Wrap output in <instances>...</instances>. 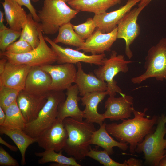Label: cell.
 I'll return each instance as SVG.
<instances>
[{"mask_svg":"<svg viewBox=\"0 0 166 166\" xmlns=\"http://www.w3.org/2000/svg\"><path fill=\"white\" fill-rule=\"evenodd\" d=\"M40 67L51 77V91H63L68 89L74 82L77 70L74 64L48 65Z\"/></svg>","mask_w":166,"mask_h":166,"instance_id":"obj_11","label":"cell"},{"mask_svg":"<svg viewBox=\"0 0 166 166\" xmlns=\"http://www.w3.org/2000/svg\"><path fill=\"white\" fill-rule=\"evenodd\" d=\"M63 91H51L47 101L40 111L37 118L26 124L24 132L31 137L37 138L53 124L57 118L60 103L65 99Z\"/></svg>","mask_w":166,"mask_h":166,"instance_id":"obj_4","label":"cell"},{"mask_svg":"<svg viewBox=\"0 0 166 166\" xmlns=\"http://www.w3.org/2000/svg\"><path fill=\"white\" fill-rule=\"evenodd\" d=\"M0 143L7 147L10 150L12 151L16 152L18 149L17 146L10 144L6 141L1 137H0Z\"/></svg>","mask_w":166,"mask_h":166,"instance_id":"obj_38","label":"cell"},{"mask_svg":"<svg viewBox=\"0 0 166 166\" xmlns=\"http://www.w3.org/2000/svg\"><path fill=\"white\" fill-rule=\"evenodd\" d=\"M144 68V72L131 78L132 83L140 84L151 78L159 81H166V37L162 38L149 49Z\"/></svg>","mask_w":166,"mask_h":166,"instance_id":"obj_7","label":"cell"},{"mask_svg":"<svg viewBox=\"0 0 166 166\" xmlns=\"http://www.w3.org/2000/svg\"><path fill=\"white\" fill-rule=\"evenodd\" d=\"M132 62L125 60L123 55H117L115 51L113 50L109 58H105L103 64L94 70V74L98 78L106 82L108 95L115 96L117 93L121 95L123 94L114 78L120 72H127L128 64Z\"/></svg>","mask_w":166,"mask_h":166,"instance_id":"obj_8","label":"cell"},{"mask_svg":"<svg viewBox=\"0 0 166 166\" xmlns=\"http://www.w3.org/2000/svg\"><path fill=\"white\" fill-rule=\"evenodd\" d=\"M66 3L62 0H44L37 13L43 34H56L61 26L70 22L79 12Z\"/></svg>","mask_w":166,"mask_h":166,"instance_id":"obj_3","label":"cell"},{"mask_svg":"<svg viewBox=\"0 0 166 166\" xmlns=\"http://www.w3.org/2000/svg\"><path fill=\"white\" fill-rule=\"evenodd\" d=\"M4 14L1 11H0V30L5 29L7 27L3 23Z\"/></svg>","mask_w":166,"mask_h":166,"instance_id":"obj_41","label":"cell"},{"mask_svg":"<svg viewBox=\"0 0 166 166\" xmlns=\"http://www.w3.org/2000/svg\"><path fill=\"white\" fill-rule=\"evenodd\" d=\"M6 114L5 111L0 106V126H2L6 119Z\"/></svg>","mask_w":166,"mask_h":166,"instance_id":"obj_40","label":"cell"},{"mask_svg":"<svg viewBox=\"0 0 166 166\" xmlns=\"http://www.w3.org/2000/svg\"><path fill=\"white\" fill-rule=\"evenodd\" d=\"M39 24L34 20L30 13L28 14L27 22L22 27L19 39L28 42L33 49L37 47L40 42L38 30Z\"/></svg>","mask_w":166,"mask_h":166,"instance_id":"obj_29","label":"cell"},{"mask_svg":"<svg viewBox=\"0 0 166 166\" xmlns=\"http://www.w3.org/2000/svg\"><path fill=\"white\" fill-rule=\"evenodd\" d=\"M63 150L57 152L53 149L45 150L41 152H36L35 155L40 157L38 161V164H44L52 162L51 166H81L73 157H68L62 154Z\"/></svg>","mask_w":166,"mask_h":166,"instance_id":"obj_26","label":"cell"},{"mask_svg":"<svg viewBox=\"0 0 166 166\" xmlns=\"http://www.w3.org/2000/svg\"><path fill=\"white\" fill-rule=\"evenodd\" d=\"M106 123L104 122L100 126L98 130L94 132L92 137L91 144L101 147L109 155L113 154L114 147H118L123 151H126L128 148V144L114 139L107 131L106 128Z\"/></svg>","mask_w":166,"mask_h":166,"instance_id":"obj_24","label":"cell"},{"mask_svg":"<svg viewBox=\"0 0 166 166\" xmlns=\"http://www.w3.org/2000/svg\"><path fill=\"white\" fill-rule=\"evenodd\" d=\"M40 42L34 49L27 53L14 54L6 51L0 52V57L6 58L9 62L15 64H26L31 67H41L52 65L57 62V56L56 53L49 47L43 35L40 24L38 27Z\"/></svg>","mask_w":166,"mask_h":166,"instance_id":"obj_6","label":"cell"},{"mask_svg":"<svg viewBox=\"0 0 166 166\" xmlns=\"http://www.w3.org/2000/svg\"><path fill=\"white\" fill-rule=\"evenodd\" d=\"M0 133L8 136L15 143L21 154V164L25 165L26 149L30 144L36 142L37 139L31 137L23 130L7 129L2 126H0Z\"/></svg>","mask_w":166,"mask_h":166,"instance_id":"obj_25","label":"cell"},{"mask_svg":"<svg viewBox=\"0 0 166 166\" xmlns=\"http://www.w3.org/2000/svg\"><path fill=\"white\" fill-rule=\"evenodd\" d=\"M127 166H140L142 165V161L139 159L131 158L125 160Z\"/></svg>","mask_w":166,"mask_h":166,"instance_id":"obj_37","label":"cell"},{"mask_svg":"<svg viewBox=\"0 0 166 166\" xmlns=\"http://www.w3.org/2000/svg\"><path fill=\"white\" fill-rule=\"evenodd\" d=\"M75 32L82 39L86 40L89 38L94 32L96 28L93 18H88L84 22L77 25H73Z\"/></svg>","mask_w":166,"mask_h":166,"instance_id":"obj_33","label":"cell"},{"mask_svg":"<svg viewBox=\"0 0 166 166\" xmlns=\"http://www.w3.org/2000/svg\"><path fill=\"white\" fill-rule=\"evenodd\" d=\"M20 91L4 85H0V106L5 111L17 101Z\"/></svg>","mask_w":166,"mask_h":166,"instance_id":"obj_31","label":"cell"},{"mask_svg":"<svg viewBox=\"0 0 166 166\" xmlns=\"http://www.w3.org/2000/svg\"><path fill=\"white\" fill-rule=\"evenodd\" d=\"M86 156L93 159L105 166H127L125 161L123 163H120L114 160L104 150H98L91 148Z\"/></svg>","mask_w":166,"mask_h":166,"instance_id":"obj_30","label":"cell"},{"mask_svg":"<svg viewBox=\"0 0 166 166\" xmlns=\"http://www.w3.org/2000/svg\"><path fill=\"white\" fill-rule=\"evenodd\" d=\"M164 115L158 117L157 126L152 133L147 135L144 139L138 143L136 152H143L145 162L152 166H158L160 161L166 156V123Z\"/></svg>","mask_w":166,"mask_h":166,"instance_id":"obj_5","label":"cell"},{"mask_svg":"<svg viewBox=\"0 0 166 166\" xmlns=\"http://www.w3.org/2000/svg\"><path fill=\"white\" fill-rule=\"evenodd\" d=\"M63 122L68 133L63 150L77 160L85 159L91 148L92 137L96 130L94 124L85 120L78 121L70 117L65 118Z\"/></svg>","mask_w":166,"mask_h":166,"instance_id":"obj_2","label":"cell"},{"mask_svg":"<svg viewBox=\"0 0 166 166\" xmlns=\"http://www.w3.org/2000/svg\"><path fill=\"white\" fill-rule=\"evenodd\" d=\"M44 38L57 54V62L59 64L65 63L74 64L80 62L94 64L99 66L103 64L106 56L105 53L88 55L77 49L61 47L55 43L48 37H44Z\"/></svg>","mask_w":166,"mask_h":166,"instance_id":"obj_10","label":"cell"},{"mask_svg":"<svg viewBox=\"0 0 166 166\" xmlns=\"http://www.w3.org/2000/svg\"><path fill=\"white\" fill-rule=\"evenodd\" d=\"M63 121L57 118L51 126L36 138V142L39 147L57 152L63 150L68 138Z\"/></svg>","mask_w":166,"mask_h":166,"instance_id":"obj_12","label":"cell"},{"mask_svg":"<svg viewBox=\"0 0 166 166\" xmlns=\"http://www.w3.org/2000/svg\"><path fill=\"white\" fill-rule=\"evenodd\" d=\"M141 0H128L119 9L109 12L95 14L93 18L96 28L104 33H109L117 27L121 18Z\"/></svg>","mask_w":166,"mask_h":166,"instance_id":"obj_15","label":"cell"},{"mask_svg":"<svg viewBox=\"0 0 166 166\" xmlns=\"http://www.w3.org/2000/svg\"><path fill=\"white\" fill-rule=\"evenodd\" d=\"M52 78L39 66L32 67L27 77L24 90L30 94L45 96L51 91Z\"/></svg>","mask_w":166,"mask_h":166,"instance_id":"obj_18","label":"cell"},{"mask_svg":"<svg viewBox=\"0 0 166 166\" xmlns=\"http://www.w3.org/2000/svg\"><path fill=\"white\" fill-rule=\"evenodd\" d=\"M5 112L6 119L2 127L7 129L24 130L26 123L17 101L9 106Z\"/></svg>","mask_w":166,"mask_h":166,"instance_id":"obj_28","label":"cell"},{"mask_svg":"<svg viewBox=\"0 0 166 166\" xmlns=\"http://www.w3.org/2000/svg\"><path fill=\"white\" fill-rule=\"evenodd\" d=\"M159 166H166V156L162 159L160 162Z\"/></svg>","mask_w":166,"mask_h":166,"instance_id":"obj_43","label":"cell"},{"mask_svg":"<svg viewBox=\"0 0 166 166\" xmlns=\"http://www.w3.org/2000/svg\"><path fill=\"white\" fill-rule=\"evenodd\" d=\"M77 64V70L74 83L77 85L81 96L94 92L107 91L106 82L98 78L92 72L85 73L80 62Z\"/></svg>","mask_w":166,"mask_h":166,"instance_id":"obj_20","label":"cell"},{"mask_svg":"<svg viewBox=\"0 0 166 166\" xmlns=\"http://www.w3.org/2000/svg\"><path fill=\"white\" fill-rule=\"evenodd\" d=\"M1 2L3 7L7 24L10 28L21 31L27 22L28 14L22 6L14 0H3Z\"/></svg>","mask_w":166,"mask_h":166,"instance_id":"obj_22","label":"cell"},{"mask_svg":"<svg viewBox=\"0 0 166 166\" xmlns=\"http://www.w3.org/2000/svg\"><path fill=\"white\" fill-rule=\"evenodd\" d=\"M47 96L33 94L24 90L20 91L17 102L26 124L37 118L40 111L46 101Z\"/></svg>","mask_w":166,"mask_h":166,"instance_id":"obj_16","label":"cell"},{"mask_svg":"<svg viewBox=\"0 0 166 166\" xmlns=\"http://www.w3.org/2000/svg\"><path fill=\"white\" fill-rule=\"evenodd\" d=\"M33 48L27 42L21 40L14 42L6 49V52L14 54H21L31 51Z\"/></svg>","mask_w":166,"mask_h":166,"instance_id":"obj_34","label":"cell"},{"mask_svg":"<svg viewBox=\"0 0 166 166\" xmlns=\"http://www.w3.org/2000/svg\"><path fill=\"white\" fill-rule=\"evenodd\" d=\"M21 31L10 28L0 30V49L1 52L6 51V48L19 38Z\"/></svg>","mask_w":166,"mask_h":166,"instance_id":"obj_32","label":"cell"},{"mask_svg":"<svg viewBox=\"0 0 166 166\" xmlns=\"http://www.w3.org/2000/svg\"><path fill=\"white\" fill-rule=\"evenodd\" d=\"M79 94V91L76 84L67 89L65 99L58 105L57 118L63 120L70 117L77 121H83V111L78 106V101L81 100Z\"/></svg>","mask_w":166,"mask_h":166,"instance_id":"obj_19","label":"cell"},{"mask_svg":"<svg viewBox=\"0 0 166 166\" xmlns=\"http://www.w3.org/2000/svg\"><path fill=\"white\" fill-rule=\"evenodd\" d=\"M164 121L166 123V116H165L164 115Z\"/></svg>","mask_w":166,"mask_h":166,"instance_id":"obj_45","label":"cell"},{"mask_svg":"<svg viewBox=\"0 0 166 166\" xmlns=\"http://www.w3.org/2000/svg\"><path fill=\"white\" fill-rule=\"evenodd\" d=\"M108 95L107 91H97L88 93L80 98L81 104L85 106L84 113V118L86 121L102 124L105 119L102 114L98 112L97 108L99 104L105 97Z\"/></svg>","mask_w":166,"mask_h":166,"instance_id":"obj_21","label":"cell"},{"mask_svg":"<svg viewBox=\"0 0 166 166\" xmlns=\"http://www.w3.org/2000/svg\"><path fill=\"white\" fill-rule=\"evenodd\" d=\"M16 160L12 157L2 147L0 146V166H19Z\"/></svg>","mask_w":166,"mask_h":166,"instance_id":"obj_35","label":"cell"},{"mask_svg":"<svg viewBox=\"0 0 166 166\" xmlns=\"http://www.w3.org/2000/svg\"><path fill=\"white\" fill-rule=\"evenodd\" d=\"M117 28L109 33H104L98 29L86 39L83 45L77 50L84 53H90L96 55L104 53L110 50V48L117 38Z\"/></svg>","mask_w":166,"mask_h":166,"instance_id":"obj_14","label":"cell"},{"mask_svg":"<svg viewBox=\"0 0 166 166\" xmlns=\"http://www.w3.org/2000/svg\"><path fill=\"white\" fill-rule=\"evenodd\" d=\"M147 5L136 7L127 13L117 26V38L125 42V54L129 59L133 57L130 46L140 34V29L137 22L138 16Z\"/></svg>","mask_w":166,"mask_h":166,"instance_id":"obj_9","label":"cell"},{"mask_svg":"<svg viewBox=\"0 0 166 166\" xmlns=\"http://www.w3.org/2000/svg\"><path fill=\"white\" fill-rule=\"evenodd\" d=\"M152 0H141L138 5V6H140L144 5H148Z\"/></svg>","mask_w":166,"mask_h":166,"instance_id":"obj_42","label":"cell"},{"mask_svg":"<svg viewBox=\"0 0 166 166\" xmlns=\"http://www.w3.org/2000/svg\"><path fill=\"white\" fill-rule=\"evenodd\" d=\"M20 6H24L29 10L32 15L34 20L39 22V20L36 12V10L31 3V0H14Z\"/></svg>","mask_w":166,"mask_h":166,"instance_id":"obj_36","label":"cell"},{"mask_svg":"<svg viewBox=\"0 0 166 166\" xmlns=\"http://www.w3.org/2000/svg\"><path fill=\"white\" fill-rule=\"evenodd\" d=\"M63 1H64L65 2H69L71 1H72L74 0H62Z\"/></svg>","mask_w":166,"mask_h":166,"instance_id":"obj_44","label":"cell"},{"mask_svg":"<svg viewBox=\"0 0 166 166\" xmlns=\"http://www.w3.org/2000/svg\"><path fill=\"white\" fill-rule=\"evenodd\" d=\"M0 60V75L3 72L6 65L8 61L7 59L5 57H1Z\"/></svg>","mask_w":166,"mask_h":166,"instance_id":"obj_39","label":"cell"},{"mask_svg":"<svg viewBox=\"0 0 166 166\" xmlns=\"http://www.w3.org/2000/svg\"><path fill=\"white\" fill-rule=\"evenodd\" d=\"M32 67L26 64H15L7 61L3 73L0 75V85L20 91L24 90L26 80Z\"/></svg>","mask_w":166,"mask_h":166,"instance_id":"obj_17","label":"cell"},{"mask_svg":"<svg viewBox=\"0 0 166 166\" xmlns=\"http://www.w3.org/2000/svg\"><path fill=\"white\" fill-rule=\"evenodd\" d=\"M121 0H74L68 4L73 9L100 14L106 12L110 8L120 4Z\"/></svg>","mask_w":166,"mask_h":166,"instance_id":"obj_23","label":"cell"},{"mask_svg":"<svg viewBox=\"0 0 166 166\" xmlns=\"http://www.w3.org/2000/svg\"><path fill=\"white\" fill-rule=\"evenodd\" d=\"M121 96L119 97L109 96L106 101L105 107L106 110L102 114L105 119L118 121L131 117L134 109L133 98L131 96L124 94Z\"/></svg>","mask_w":166,"mask_h":166,"instance_id":"obj_13","label":"cell"},{"mask_svg":"<svg viewBox=\"0 0 166 166\" xmlns=\"http://www.w3.org/2000/svg\"><path fill=\"white\" fill-rule=\"evenodd\" d=\"M58 34L53 40L56 43H61L77 48L81 46L85 42L74 31L70 22L61 26L59 28Z\"/></svg>","mask_w":166,"mask_h":166,"instance_id":"obj_27","label":"cell"},{"mask_svg":"<svg viewBox=\"0 0 166 166\" xmlns=\"http://www.w3.org/2000/svg\"><path fill=\"white\" fill-rule=\"evenodd\" d=\"M40 0H31V1L34 2H37L39 1Z\"/></svg>","mask_w":166,"mask_h":166,"instance_id":"obj_46","label":"cell"},{"mask_svg":"<svg viewBox=\"0 0 166 166\" xmlns=\"http://www.w3.org/2000/svg\"><path fill=\"white\" fill-rule=\"evenodd\" d=\"M148 110L144 109L143 112L134 109V117L132 119H124L120 124L115 123L106 124V128L108 132L118 141L129 144V151L136 152L137 144L141 142L148 134L155 130L154 125L157 124L158 117L153 116L152 118L146 116Z\"/></svg>","mask_w":166,"mask_h":166,"instance_id":"obj_1","label":"cell"}]
</instances>
